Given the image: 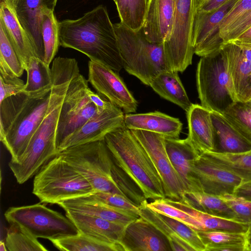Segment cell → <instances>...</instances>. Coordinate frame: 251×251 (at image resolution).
Instances as JSON below:
<instances>
[{"instance_id": "obj_50", "label": "cell", "mask_w": 251, "mask_h": 251, "mask_svg": "<svg viewBox=\"0 0 251 251\" xmlns=\"http://www.w3.org/2000/svg\"><path fill=\"white\" fill-rule=\"evenodd\" d=\"M87 94L91 101L96 106L98 113L102 112L106 107L109 101L104 100L100 94L95 93L89 88L87 90Z\"/></svg>"}, {"instance_id": "obj_13", "label": "cell", "mask_w": 251, "mask_h": 251, "mask_svg": "<svg viewBox=\"0 0 251 251\" xmlns=\"http://www.w3.org/2000/svg\"><path fill=\"white\" fill-rule=\"evenodd\" d=\"M88 81L98 93L124 112L136 111L137 102L118 74L107 66L90 60L88 62Z\"/></svg>"}, {"instance_id": "obj_27", "label": "cell", "mask_w": 251, "mask_h": 251, "mask_svg": "<svg viewBox=\"0 0 251 251\" xmlns=\"http://www.w3.org/2000/svg\"><path fill=\"white\" fill-rule=\"evenodd\" d=\"M64 210L79 212L111 222L128 225L139 215L119 211L107 206L91 198L89 195L59 202Z\"/></svg>"}, {"instance_id": "obj_18", "label": "cell", "mask_w": 251, "mask_h": 251, "mask_svg": "<svg viewBox=\"0 0 251 251\" xmlns=\"http://www.w3.org/2000/svg\"><path fill=\"white\" fill-rule=\"evenodd\" d=\"M57 0H14L12 5L22 27L31 41L37 55L44 60V46L41 33L42 11L54 10Z\"/></svg>"}, {"instance_id": "obj_21", "label": "cell", "mask_w": 251, "mask_h": 251, "mask_svg": "<svg viewBox=\"0 0 251 251\" xmlns=\"http://www.w3.org/2000/svg\"><path fill=\"white\" fill-rule=\"evenodd\" d=\"M65 211L66 216L73 222L79 232L100 241L120 245V241L127 225L79 212Z\"/></svg>"}, {"instance_id": "obj_52", "label": "cell", "mask_w": 251, "mask_h": 251, "mask_svg": "<svg viewBox=\"0 0 251 251\" xmlns=\"http://www.w3.org/2000/svg\"><path fill=\"white\" fill-rule=\"evenodd\" d=\"M247 235V251H251V224L250 225V227L248 232L246 233Z\"/></svg>"}, {"instance_id": "obj_40", "label": "cell", "mask_w": 251, "mask_h": 251, "mask_svg": "<svg viewBox=\"0 0 251 251\" xmlns=\"http://www.w3.org/2000/svg\"><path fill=\"white\" fill-rule=\"evenodd\" d=\"M37 239L18 226L11 224L7 230L5 242L9 251H48Z\"/></svg>"}, {"instance_id": "obj_45", "label": "cell", "mask_w": 251, "mask_h": 251, "mask_svg": "<svg viewBox=\"0 0 251 251\" xmlns=\"http://www.w3.org/2000/svg\"><path fill=\"white\" fill-rule=\"evenodd\" d=\"M251 12V0H238L219 26L220 36L231 25Z\"/></svg>"}, {"instance_id": "obj_49", "label": "cell", "mask_w": 251, "mask_h": 251, "mask_svg": "<svg viewBox=\"0 0 251 251\" xmlns=\"http://www.w3.org/2000/svg\"><path fill=\"white\" fill-rule=\"evenodd\" d=\"M233 195L251 201V180L242 181L235 189Z\"/></svg>"}, {"instance_id": "obj_15", "label": "cell", "mask_w": 251, "mask_h": 251, "mask_svg": "<svg viewBox=\"0 0 251 251\" xmlns=\"http://www.w3.org/2000/svg\"><path fill=\"white\" fill-rule=\"evenodd\" d=\"M238 0H230L210 12L197 13L193 36L195 54L202 57L220 50L223 42L220 36V25Z\"/></svg>"}, {"instance_id": "obj_6", "label": "cell", "mask_w": 251, "mask_h": 251, "mask_svg": "<svg viewBox=\"0 0 251 251\" xmlns=\"http://www.w3.org/2000/svg\"><path fill=\"white\" fill-rule=\"evenodd\" d=\"M32 193L41 202L58 204L95 192L89 182L57 154L35 175Z\"/></svg>"}, {"instance_id": "obj_44", "label": "cell", "mask_w": 251, "mask_h": 251, "mask_svg": "<svg viewBox=\"0 0 251 251\" xmlns=\"http://www.w3.org/2000/svg\"><path fill=\"white\" fill-rule=\"evenodd\" d=\"M220 197L229 206L238 222L251 224V201L236 197L233 195H225Z\"/></svg>"}, {"instance_id": "obj_39", "label": "cell", "mask_w": 251, "mask_h": 251, "mask_svg": "<svg viewBox=\"0 0 251 251\" xmlns=\"http://www.w3.org/2000/svg\"><path fill=\"white\" fill-rule=\"evenodd\" d=\"M24 71L13 47L0 23V73L20 77Z\"/></svg>"}, {"instance_id": "obj_30", "label": "cell", "mask_w": 251, "mask_h": 251, "mask_svg": "<svg viewBox=\"0 0 251 251\" xmlns=\"http://www.w3.org/2000/svg\"><path fill=\"white\" fill-rule=\"evenodd\" d=\"M25 71L26 81L23 92L29 96H38L50 92L53 86L51 69L44 60L33 56Z\"/></svg>"}, {"instance_id": "obj_42", "label": "cell", "mask_w": 251, "mask_h": 251, "mask_svg": "<svg viewBox=\"0 0 251 251\" xmlns=\"http://www.w3.org/2000/svg\"><path fill=\"white\" fill-rule=\"evenodd\" d=\"M159 215L174 232L194 251H206V247L196 229L176 220L160 214Z\"/></svg>"}, {"instance_id": "obj_34", "label": "cell", "mask_w": 251, "mask_h": 251, "mask_svg": "<svg viewBox=\"0 0 251 251\" xmlns=\"http://www.w3.org/2000/svg\"><path fill=\"white\" fill-rule=\"evenodd\" d=\"M41 29L44 46V61L50 66L60 46L59 22L54 11L48 9L42 11Z\"/></svg>"}, {"instance_id": "obj_47", "label": "cell", "mask_w": 251, "mask_h": 251, "mask_svg": "<svg viewBox=\"0 0 251 251\" xmlns=\"http://www.w3.org/2000/svg\"><path fill=\"white\" fill-rule=\"evenodd\" d=\"M251 26V12L241 18L220 35L223 44L237 37Z\"/></svg>"}, {"instance_id": "obj_36", "label": "cell", "mask_w": 251, "mask_h": 251, "mask_svg": "<svg viewBox=\"0 0 251 251\" xmlns=\"http://www.w3.org/2000/svg\"><path fill=\"white\" fill-rule=\"evenodd\" d=\"M147 202L146 201L139 206L140 217L149 222L165 236L169 242L172 251H194L187 244L174 232L161 218L159 213L147 206Z\"/></svg>"}, {"instance_id": "obj_20", "label": "cell", "mask_w": 251, "mask_h": 251, "mask_svg": "<svg viewBox=\"0 0 251 251\" xmlns=\"http://www.w3.org/2000/svg\"><path fill=\"white\" fill-rule=\"evenodd\" d=\"M228 74L239 101L251 100V62L245 57L242 49L237 45L227 42L222 44Z\"/></svg>"}, {"instance_id": "obj_38", "label": "cell", "mask_w": 251, "mask_h": 251, "mask_svg": "<svg viewBox=\"0 0 251 251\" xmlns=\"http://www.w3.org/2000/svg\"><path fill=\"white\" fill-rule=\"evenodd\" d=\"M223 114L251 143V100L235 102L226 109Z\"/></svg>"}, {"instance_id": "obj_14", "label": "cell", "mask_w": 251, "mask_h": 251, "mask_svg": "<svg viewBox=\"0 0 251 251\" xmlns=\"http://www.w3.org/2000/svg\"><path fill=\"white\" fill-rule=\"evenodd\" d=\"M125 126L124 111L109 101L102 112L96 114L63 141L57 150V154L70 147L103 140L108 133Z\"/></svg>"}, {"instance_id": "obj_32", "label": "cell", "mask_w": 251, "mask_h": 251, "mask_svg": "<svg viewBox=\"0 0 251 251\" xmlns=\"http://www.w3.org/2000/svg\"><path fill=\"white\" fill-rule=\"evenodd\" d=\"M181 201L207 214L236 221L232 210L219 196L203 192L187 193Z\"/></svg>"}, {"instance_id": "obj_3", "label": "cell", "mask_w": 251, "mask_h": 251, "mask_svg": "<svg viewBox=\"0 0 251 251\" xmlns=\"http://www.w3.org/2000/svg\"><path fill=\"white\" fill-rule=\"evenodd\" d=\"M73 77L53 78L55 92L49 110L20 158L10 160L9 167L18 183L22 184L35 176L50 159L57 154L56 135L62 104Z\"/></svg>"}, {"instance_id": "obj_7", "label": "cell", "mask_w": 251, "mask_h": 251, "mask_svg": "<svg viewBox=\"0 0 251 251\" xmlns=\"http://www.w3.org/2000/svg\"><path fill=\"white\" fill-rule=\"evenodd\" d=\"M196 84L201 105L211 111L223 114L239 101L221 49L201 57L197 68Z\"/></svg>"}, {"instance_id": "obj_35", "label": "cell", "mask_w": 251, "mask_h": 251, "mask_svg": "<svg viewBox=\"0 0 251 251\" xmlns=\"http://www.w3.org/2000/svg\"><path fill=\"white\" fill-rule=\"evenodd\" d=\"M121 22L134 31L142 28L148 0H116L114 1Z\"/></svg>"}, {"instance_id": "obj_17", "label": "cell", "mask_w": 251, "mask_h": 251, "mask_svg": "<svg viewBox=\"0 0 251 251\" xmlns=\"http://www.w3.org/2000/svg\"><path fill=\"white\" fill-rule=\"evenodd\" d=\"M120 244L123 251H172L165 236L141 217L127 225Z\"/></svg>"}, {"instance_id": "obj_23", "label": "cell", "mask_w": 251, "mask_h": 251, "mask_svg": "<svg viewBox=\"0 0 251 251\" xmlns=\"http://www.w3.org/2000/svg\"><path fill=\"white\" fill-rule=\"evenodd\" d=\"M174 0H148L141 30L150 42L163 43L171 29Z\"/></svg>"}, {"instance_id": "obj_22", "label": "cell", "mask_w": 251, "mask_h": 251, "mask_svg": "<svg viewBox=\"0 0 251 251\" xmlns=\"http://www.w3.org/2000/svg\"><path fill=\"white\" fill-rule=\"evenodd\" d=\"M188 135L192 147L199 155L215 150V131L211 111L198 104L192 103L187 112Z\"/></svg>"}, {"instance_id": "obj_16", "label": "cell", "mask_w": 251, "mask_h": 251, "mask_svg": "<svg viewBox=\"0 0 251 251\" xmlns=\"http://www.w3.org/2000/svg\"><path fill=\"white\" fill-rule=\"evenodd\" d=\"M193 172L203 192L218 196L233 195L242 179L200 154L194 161Z\"/></svg>"}, {"instance_id": "obj_4", "label": "cell", "mask_w": 251, "mask_h": 251, "mask_svg": "<svg viewBox=\"0 0 251 251\" xmlns=\"http://www.w3.org/2000/svg\"><path fill=\"white\" fill-rule=\"evenodd\" d=\"M114 161L129 176L148 199L165 198L161 177L149 155L126 126L104 139Z\"/></svg>"}, {"instance_id": "obj_25", "label": "cell", "mask_w": 251, "mask_h": 251, "mask_svg": "<svg viewBox=\"0 0 251 251\" xmlns=\"http://www.w3.org/2000/svg\"><path fill=\"white\" fill-rule=\"evenodd\" d=\"M126 126L129 129L148 131L166 138H179L182 124L174 118L159 111L125 115Z\"/></svg>"}, {"instance_id": "obj_26", "label": "cell", "mask_w": 251, "mask_h": 251, "mask_svg": "<svg viewBox=\"0 0 251 251\" xmlns=\"http://www.w3.org/2000/svg\"><path fill=\"white\" fill-rule=\"evenodd\" d=\"M215 131V150L224 153H237L251 151V143L247 140L223 114L211 111Z\"/></svg>"}, {"instance_id": "obj_1", "label": "cell", "mask_w": 251, "mask_h": 251, "mask_svg": "<svg viewBox=\"0 0 251 251\" xmlns=\"http://www.w3.org/2000/svg\"><path fill=\"white\" fill-rule=\"evenodd\" d=\"M60 46L75 49L117 74L123 68L114 24L100 5L75 20L59 22Z\"/></svg>"}, {"instance_id": "obj_33", "label": "cell", "mask_w": 251, "mask_h": 251, "mask_svg": "<svg viewBox=\"0 0 251 251\" xmlns=\"http://www.w3.org/2000/svg\"><path fill=\"white\" fill-rule=\"evenodd\" d=\"M60 251H123L119 245L111 244L98 240L81 232L50 240Z\"/></svg>"}, {"instance_id": "obj_11", "label": "cell", "mask_w": 251, "mask_h": 251, "mask_svg": "<svg viewBox=\"0 0 251 251\" xmlns=\"http://www.w3.org/2000/svg\"><path fill=\"white\" fill-rule=\"evenodd\" d=\"M88 80L80 74L71 80L64 99L56 135L57 150L63 141L98 113L87 94Z\"/></svg>"}, {"instance_id": "obj_8", "label": "cell", "mask_w": 251, "mask_h": 251, "mask_svg": "<svg viewBox=\"0 0 251 251\" xmlns=\"http://www.w3.org/2000/svg\"><path fill=\"white\" fill-rule=\"evenodd\" d=\"M58 154L87 179L95 192L123 195L112 177L113 160L104 140L70 147Z\"/></svg>"}, {"instance_id": "obj_2", "label": "cell", "mask_w": 251, "mask_h": 251, "mask_svg": "<svg viewBox=\"0 0 251 251\" xmlns=\"http://www.w3.org/2000/svg\"><path fill=\"white\" fill-rule=\"evenodd\" d=\"M55 92L38 96L21 92L0 103V138L11 156L18 160L48 112Z\"/></svg>"}, {"instance_id": "obj_28", "label": "cell", "mask_w": 251, "mask_h": 251, "mask_svg": "<svg viewBox=\"0 0 251 251\" xmlns=\"http://www.w3.org/2000/svg\"><path fill=\"white\" fill-rule=\"evenodd\" d=\"M178 73L170 69L163 70L152 80L150 86L160 96L187 112L192 103L188 97Z\"/></svg>"}, {"instance_id": "obj_43", "label": "cell", "mask_w": 251, "mask_h": 251, "mask_svg": "<svg viewBox=\"0 0 251 251\" xmlns=\"http://www.w3.org/2000/svg\"><path fill=\"white\" fill-rule=\"evenodd\" d=\"M89 195L96 201L110 208L139 215V207L122 195L110 192H96Z\"/></svg>"}, {"instance_id": "obj_29", "label": "cell", "mask_w": 251, "mask_h": 251, "mask_svg": "<svg viewBox=\"0 0 251 251\" xmlns=\"http://www.w3.org/2000/svg\"><path fill=\"white\" fill-rule=\"evenodd\" d=\"M168 203L189 214L197 220L203 231H223L246 233L250 225L235 220L217 217L199 210L181 201L164 198Z\"/></svg>"}, {"instance_id": "obj_53", "label": "cell", "mask_w": 251, "mask_h": 251, "mask_svg": "<svg viewBox=\"0 0 251 251\" xmlns=\"http://www.w3.org/2000/svg\"><path fill=\"white\" fill-rule=\"evenodd\" d=\"M0 251H7V249L6 246L5 242L1 241L0 242Z\"/></svg>"}, {"instance_id": "obj_37", "label": "cell", "mask_w": 251, "mask_h": 251, "mask_svg": "<svg viewBox=\"0 0 251 251\" xmlns=\"http://www.w3.org/2000/svg\"><path fill=\"white\" fill-rule=\"evenodd\" d=\"M206 247L205 251H217L221 248L244 246L247 249L246 233L223 231L197 230Z\"/></svg>"}, {"instance_id": "obj_19", "label": "cell", "mask_w": 251, "mask_h": 251, "mask_svg": "<svg viewBox=\"0 0 251 251\" xmlns=\"http://www.w3.org/2000/svg\"><path fill=\"white\" fill-rule=\"evenodd\" d=\"M165 144L168 156L185 187L186 193L202 192L201 183L193 171L194 159L199 155L188 138L165 137Z\"/></svg>"}, {"instance_id": "obj_31", "label": "cell", "mask_w": 251, "mask_h": 251, "mask_svg": "<svg viewBox=\"0 0 251 251\" xmlns=\"http://www.w3.org/2000/svg\"><path fill=\"white\" fill-rule=\"evenodd\" d=\"M201 154L237 176L243 181L251 180V151L237 153L206 151Z\"/></svg>"}, {"instance_id": "obj_48", "label": "cell", "mask_w": 251, "mask_h": 251, "mask_svg": "<svg viewBox=\"0 0 251 251\" xmlns=\"http://www.w3.org/2000/svg\"><path fill=\"white\" fill-rule=\"evenodd\" d=\"M230 0H205L199 1L197 12L207 13L213 11Z\"/></svg>"}, {"instance_id": "obj_10", "label": "cell", "mask_w": 251, "mask_h": 251, "mask_svg": "<svg viewBox=\"0 0 251 251\" xmlns=\"http://www.w3.org/2000/svg\"><path fill=\"white\" fill-rule=\"evenodd\" d=\"M4 216L9 225L18 226L36 238L50 241L79 232L66 216L39 203L10 207L5 212Z\"/></svg>"}, {"instance_id": "obj_46", "label": "cell", "mask_w": 251, "mask_h": 251, "mask_svg": "<svg viewBox=\"0 0 251 251\" xmlns=\"http://www.w3.org/2000/svg\"><path fill=\"white\" fill-rule=\"evenodd\" d=\"M0 103L4 99L23 92L25 83L16 76L0 73Z\"/></svg>"}, {"instance_id": "obj_24", "label": "cell", "mask_w": 251, "mask_h": 251, "mask_svg": "<svg viewBox=\"0 0 251 251\" xmlns=\"http://www.w3.org/2000/svg\"><path fill=\"white\" fill-rule=\"evenodd\" d=\"M0 23L25 71L30 58L38 57L36 50L19 22L13 6L4 0H0Z\"/></svg>"}, {"instance_id": "obj_12", "label": "cell", "mask_w": 251, "mask_h": 251, "mask_svg": "<svg viewBox=\"0 0 251 251\" xmlns=\"http://www.w3.org/2000/svg\"><path fill=\"white\" fill-rule=\"evenodd\" d=\"M130 130L144 148L157 170L162 181L166 198L182 201L186 190L168 156L165 137L148 131Z\"/></svg>"}, {"instance_id": "obj_41", "label": "cell", "mask_w": 251, "mask_h": 251, "mask_svg": "<svg viewBox=\"0 0 251 251\" xmlns=\"http://www.w3.org/2000/svg\"><path fill=\"white\" fill-rule=\"evenodd\" d=\"M147 206L152 210L179 221L196 230H201L198 221L182 210L168 203L163 198L153 200L147 203Z\"/></svg>"}, {"instance_id": "obj_9", "label": "cell", "mask_w": 251, "mask_h": 251, "mask_svg": "<svg viewBox=\"0 0 251 251\" xmlns=\"http://www.w3.org/2000/svg\"><path fill=\"white\" fill-rule=\"evenodd\" d=\"M199 0H174L171 29L163 46L168 69L183 72L192 64L193 36Z\"/></svg>"}, {"instance_id": "obj_54", "label": "cell", "mask_w": 251, "mask_h": 251, "mask_svg": "<svg viewBox=\"0 0 251 251\" xmlns=\"http://www.w3.org/2000/svg\"><path fill=\"white\" fill-rule=\"evenodd\" d=\"M203 0H199V1H203Z\"/></svg>"}, {"instance_id": "obj_5", "label": "cell", "mask_w": 251, "mask_h": 251, "mask_svg": "<svg viewBox=\"0 0 251 251\" xmlns=\"http://www.w3.org/2000/svg\"><path fill=\"white\" fill-rule=\"evenodd\" d=\"M123 68L150 86L161 72L168 69L163 43L149 41L141 29L134 31L121 22L114 24Z\"/></svg>"}, {"instance_id": "obj_51", "label": "cell", "mask_w": 251, "mask_h": 251, "mask_svg": "<svg viewBox=\"0 0 251 251\" xmlns=\"http://www.w3.org/2000/svg\"><path fill=\"white\" fill-rule=\"evenodd\" d=\"M243 48H251V26L233 40L228 42Z\"/></svg>"}, {"instance_id": "obj_55", "label": "cell", "mask_w": 251, "mask_h": 251, "mask_svg": "<svg viewBox=\"0 0 251 251\" xmlns=\"http://www.w3.org/2000/svg\"><path fill=\"white\" fill-rule=\"evenodd\" d=\"M116 0H113L114 1H115Z\"/></svg>"}]
</instances>
